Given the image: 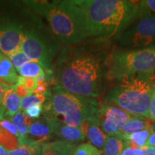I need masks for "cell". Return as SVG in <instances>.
Instances as JSON below:
<instances>
[{
  "instance_id": "6",
  "label": "cell",
  "mask_w": 155,
  "mask_h": 155,
  "mask_svg": "<svg viewBox=\"0 0 155 155\" xmlns=\"http://www.w3.org/2000/svg\"><path fill=\"white\" fill-rule=\"evenodd\" d=\"M62 44L55 38L49 26L45 25L40 17L35 18L27 30L20 48L32 61L44 69L50 84H55V65Z\"/></svg>"
},
{
  "instance_id": "10",
  "label": "cell",
  "mask_w": 155,
  "mask_h": 155,
  "mask_svg": "<svg viewBox=\"0 0 155 155\" xmlns=\"http://www.w3.org/2000/svg\"><path fill=\"white\" fill-rule=\"evenodd\" d=\"M133 116L119 106L105 103L101 104L97 114L100 127L106 135L121 133L124 126Z\"/></svg>"
},
{
  "instance_id": "19",
  "label": "cell",
  "mask_w": 155,
  "mask_h": 155,
  "mask_svg": "<svg viewBox=\"0 0 155 155\" xmlns=\"http://www.w3.org/2000/svg\"><path fill=\"white\" fill-rule=\"evenodd\" d=\"M41 143L30 139L19 138V146L13 150L8 151L9 155H40Z\"/></svg>"
},
{
  "instance_id": "15",
  "label": "cell",
  "mask_w": 155,
  "mask_h": 155,
  "mask_svg": "<svg viewBox=\"0 0 155 155\" xmlns=\"http://www.w3.org/2000/svg\"><path fill=\"white\" fill-rule=\"evenodd\" d=\"M19 75L7 56L0 52V83L4 87L16 86Z\"/></svg>"
},
{
  "instance_id": "3",
  "label": "cell",
  "mask_w": 155,
  "mask_h": 155,
  "mask_svg": "<svg viewBox=\"0 0 155 155\" xmlns=\"http://www.w3.org/2000/svg\"><path fill=\"white\" fill-rule=\"evenodd\" d=\"M86 15L92 38L116 42L141 13L140 1L75 0Z\"/></svg>"
},
{
  "instance_id": "25",
  "label": "cell",
  "mask_w": 155,
  "mask_h": 155,
  "mask_svg": "<svg viewBox=\"0 0 155 155\" xmlns=\"http://www.w3.org/2000/svg\"><path fill=\"white\" fill-rule=\"evenodd\" d=\"M7 57L16 71L22 68L26 63L32 61L20 48L7 55Z\"/></svg>"
},
{
  "instance_id": "24",
  "label": "cell",
  "mask_w": 155,
  "mask_h": 155,
  "mask_svg": "<svg viewBox=\"0 0 155 155\" xmlns=\"http://www.w3.org/2000/svg\"><path fill=\"white\" fill-rule=\"evenodd\" d=\"M0 144L7 151L13 150L19 146V139L0 127Z\"/></svg>"
},
{
  "instance_id": "4",
  "label": "cell",
  "mask_w": 155,
  "mask_h": 155,
  "mask_svg": "<svg viewBox=\"0 0 155 155\" xmlns=\"http://www.w3.org/2000/svg\"><path fill=\"white\" fill-rule=\"evenodd\" d=\"M155 75H137L114 81L102 103L112 104L128 113L148 119Z\"/></svg>"
},
{
  "instance_id": "16",
  "label": "cell",
  "mask_w": 155,
  "mask_h": 155,
  "mask_svg": "<svg viewBox=\"0 0 155 155\" xmlns=\"http://www.w3.org/2000/svg\"><path fill=\"white\" fill-rule=\"evenodd\" d=\"M4 88L5 91L3 94V106L5 109V117L6 116L12 118L22 109V98L17 94L15 86Z\"/></svg>"
},
{
  "instance_id": "36",
  "label": "cell",
  "mask_w": 155,
  "mask_h": 155,
  "mask_svg": "<svg viewBox=\"0 0 155 155\" xmlns=\"http://www.w3.org/2000/svg\"><path fill=\"white\" fill-rule=\"evenodd\" d=\"M146 147L155 149V131L153 130L151 132L150 137H149L148 139H147Z\"/></svg>"
},
{
  "instance_id": "34",
  "label": "cell",
  "mask_w": 155,
  "mask_h": 155,
  "mask_svg": "<svg viewBox=\"0 0 155 155\" xmlns=\"http://www.w3.org/2000/svg\"><path fill=\"white\" fill-rule=\"evenodd\" d=\"M5 88L0 83V120L5 118V109L3 106V94Z\"/></svg>"
},
{
  "instance_id": "38",
  "label": "cell",
  "mask_w": 155,
  "mask_h": 155,
  "mask_svg": "<svg viewBox=\"0 0 155 155\" xmlns=\"http://www.w3.org/2000/svg\"><path fill=\"white\" fill-rule=\"evenodd\" d=\"M153 129H154V131H155V122L153 123Z\"/></svg>"
},
{
  "instance_id": "13",
  "label": "cell",
  "mask_w": 155,
  "mask_h": 155,
  "mask_svg": "<svg viewBox=\"0 0 155 155\" xmlns=\"http://www.w3.org/2000/svg\"><path fill=\"white\" fill-rule=\"evenodd\" d=\"M53 134L50 119L47 116L42 115L40 118L31 124L29 127L28 139L38 143L49 141Z\"/></svg>"
},
{
  "instance_id": "12",
  "label": "cell",
  "mask_w": 155,
  "mask_h": 155,
  "mask_svg": "<svg viewBox=\"0 0 155 155\" xmlns=\"http://www.w3.org/2000/svg\"><path fill=\"white\" fill-rule=\"evenodd\" d=\"M83 132L91 144L94 145L98 150H103L105 144L106 137L100 127L97 115L87 119L81 126Z\"/></svg>"
},
{
  "instance_id": "17",
  "label": "cell",
  "mask_w": 155,
  "mask_h": 155,
  "mask_svg": "<svg viewBox=\"0 0 155 155\" xmlns=\"http://www.w3.org/2000/svg\"><path fill=\"white\" fill-rule=\"evenodd\" d=\"M127 147V140L119 134L107 135L102 155H121Z\"/></svg>"
},
{
  "instance_id": "11",
  "label": "cell",
  "mask_w": 155,
  "mask_h": 155,
  "mask_svg": "<svg viewBox=\"0 0 155 155\" xmlns=\"http://www.w3.org/2000/svg\"><path fill=\"white\" fill-rule=\"evenodd\" d=\"M44 116V115H43ZM50 119L53 134L60 139L78 144L86 139V136L81 127H73L65 124L55 117L47 116Z\"/></svg>"
},
{
  "instance_id": "5",
  "label": "cell",
  "mask_w": 155,
  "mask_h": 155,
  "mask_svg": "<svg viewBox=\"0 0 155 155\" xmlns=\"http://www.w3.org/2000/svg\"><path fill=\"white\" fill-rule=\"evenodd\" d=\"M101 104L98 99L73 94L55 84L42 106V115L57 118L65 124L81 127L87 119L97 115Z\"/></svg>"
},
{
  "instance_id": "32",
  "label": "cell",
  "mask_w": 155,
  "mask_h": 155,
  "mask_svg": "<svg viewBox=\"0 0 155 155\" xmlns=\"http://www.w3.org/2000/svg\"><path fill=\"white\" fill-rule=\"evenodd\" d=\"M19 83H22L25 86H27L32 91L34 90L37 86V82L35 78H23L21 76H19L18 82Z\"/></svg>"
},
{
  "instance_id": "29",
  "label": "cell",
  "mask_w": 155,
  "mask_h": 155,
  "mask_svg": "<svg viewBox=\"0 0 155 155\" xmlns=\"http://www.w3.org/2000/svg\"><path fill=\"white\" fill-rule=\"evenodd\" d=\"M50 83L48 81H43L37 83L36 88L32 91V94H43L50 90Z\"/></svg>"
},
{
  "instance_id": "31",
  "label": "cell",
  "mask_w": 155,
  "mask_h": 155,
  "mask_svg": "<svg viewBox=\"0 0 155 155\" xmlns=\"http://www.w3.org/2000/svg\"><path fill=\"white\" fill-rule=\"evenodd\" d=\"M148 119L154 123L155 122V86L153 88L152 98L150 104V108H149V117Z\"/></svg>"
},
{
  "instance_id": "22",
  "label": "cell",
  "mask_w": 155,
  "mask_h": 155,
  "mask_svg": "<svg viewBox=\"0 0 155 155\" xmlns=\"http://www.w3.org/2000/svg\"><path fill=\"white\" fill-rule=\"evenodd\" d=\"M17 73L19 76L35 79L40 75H45L44 69L41 65L34 61H30L26 63L22 68L17 70Z\"/></svg>"
},
{
  "instance_id": "33",
  "label": "cell",
  "mask_w": 155,
  "mask_h": 155,
  "mask_svg": "<svg viewBox=\"0 0 155 155\" xmlns=\"http://www.w3.org/2000/svg\"><path fill=\"white\" fill-rule=\"evenodd\" d=\"M121 155H144V151L143 149L133 148L128 146L123 150Z\"/></svg>"
},
{
  "instance_id": "14",
  "label": "cell",
  "mask_w": 155,
  "mask_h": 155,
  "mask_svg": "<svg viewBox=\"0 0 155 155\" xmlns=\"http://www.w3.org/2000/svg\"><path fill=\"white\" fill-rule=\"evenodd\" d=\"M77 145L61 139L46 141L41 145L40 155H72Z\"/></svg>"
},
{
  "instance_id": "27",
  "label": "cell",
  "mask_w": 155,
  "mask_h": 155,
  "mask_svg": "<svg viewBox=\"0 0 155 155\" xmlns=\"http://www.w3.org/2000/svg\"><path fill=\"white\" fill-rule=\"evenodd\" d=\"M42 111H43L42 106L37 104V105L32 106L30 108H28L26 111H25V113L28 117L33 120H36L40 118L42 114Z\"/></svg>"
},
{
  "instance_id": "18",
  "label": "cell",
  "mask_w": 155,
  "mask_h": 155,
  "mask_svg": "<svg viewBox=\"0 0 155 155\" xmlns=\"http://www.w3.org/2000/svg\"><path fill=\"white\" fill-rule=\"evenodd\" d=\"M153 129V123L148 119L139 116H133L124 126L119 134L123 137L146 129Z\"/></svg>"
},
{
  "instance_id": "21",
  "label": "cell",
  "mask_w": 155,
  "mask_h": 155,
  "mask_svg": "<svg viewBox=\"0 0 155 155\" xmlns=\"http://www.w3.org/2000/svg\"><path fill=\"white\" fill-rule=\"evenodd\" d=\"M153 130H154L153 129H146V130L131 134L125 137H123V136L122 137L127 140L129 147L137 149H143L146 147L147 139Z\"/></svg>"
},
{
  "instance_id": "2",
  "label": "cell",
  "mask_w": 155,
  "mask_h": 155,
  "mask_svg": "<svg viewBox=\"0 0 155 155\" xmlns=\"http://www.w3.org/2000/svg\"><path fill=\"white\" fill-rule=\"evenodd\" d=\"M22 2L47 21L61 44L77 45L92 38L86 15L75 0H24Z\"/></svg>"
},
{
  "instance_id": "7",
  "label": "cell",
  "mask_w": 155,
  "mask_h": 155,
  "mask_svg": "<svg viewBox=\"0 0 155 155\" xmlns=\"http://www.w3.org/2000/svg\"><path fill=\"white\" fill-rule=\"evenodd\" d=\"M35 17L22 1L0 0V52L7 56L19 49Z\"/></svg>"
},
{
  "instance_id": "9",
  "label": "cell",
  "mask_w": 155,
  "mask_h": 155,
  "mask_svg": "<svg viewBox=\"0 0 155 155\" xmlns=\"http://www.w3.org/2000/svg\"><path fill=\"white\" fill-rule=\"evenodd\" d=\"M140 3V15L117 39V48L134 50L155 46V15Z\"/></svg>"
},
{
  "instance_id": "26",
  "label": "cell",
  "mask_w": 155,
  "mask_h": 155,
  "mask_svg": "<svg viewBox=\"0 0 155 155\" xmlns=\"http://www.w3.org/2000/svg\"><path fill=\"white\" fill-rule=\"evenodd\" d=\"M102 150H98L90 143H83L75 147L72 155H102Z\"/></svg>"
},
{
  "instance_id": "37",
  "label": "cell",
  "mask_w": 155,
  "mask_h": 155,
  "mask_svg": "<svg viewBox=\"0 0 155 155\" xmlns=\"http://www.w3.org/2000/svg\"><path fill=\"white\" fill-rule=\"evenodd\" d=\"M0 155H9L8 151L0 144Z\"/></svg>"
},
{
  "instance_id": "35",
  "label": "cell",
  "mask_w": 155,
  "mask_h": 155,
  "mask_svg": "<svg viewBox=\"0 0 155 155\" xmlns=\"http://www.w3.org/2000/svg\"><path fill=\"white\" fill-rule=\"evenodd\" d=\"M144 5L150 10L153 15H155V0H144L141 1Z\"/></svg>"
},
{
  "instance_id": "23",
  "label": "cell",
  "mask_w": 155,
  "mask_h": 155,
  "mask_svg": "<svg viewBox=\"0 0 155 155\" xmlns=\"http://www.w3.org/2000/svg\"><path fill=\"white\" fill-rule=\"evenodd\" d=\"M50 95H51V88L43 94H31L28 95V96L25 97V98H22V101H21L22 109L23 111H26L30 106L37 105V104L43 106L47 102Z\"/></svg>"
},
{
  "instance_id": "1",
  "label": "cell",
  "mask_w": 155,
  "mask_h": 155,
  "mask_svg": "<svg viewBox=\"0 0 155 155\" xmlns=\"http://www.w3.org/2000/svg\"><path fill=\"white\" fill-rule=\"evenodd\" d=\"M115 47V42L99 38L63 45L55 61L56 84L73 94L102 98L109 87L111 56Z\"/></svg>"
},
{
  "instance_id": "28",
  "label": "cell",
  "mask_w": 155,
  "mask_h": 155,
  "mask_svg": "<svg viewBox=\"0 0 155 155\" xmlns=\"http://www.w3.org/2000/svg\"><path fill=\"white\" fill-rule=\"evenodd\" d=\"M0 127L5 129L12 134H13L17 138H19V134L18 131H17L16 127H15L13 122L10 119H7L4 118L3 119L0 120Z\"/></svg>"
},
{
  "instance_id": "20",
  "label": "cell",
  "mask_w": 155,
  "mask_h": 155,
  "mask_svg": "<svg viewBox=\"0 0 155 155\" xmlns=\"http://www.w3.org/2000/svg\"><path fill=\"white\" fill-rule=\"evenodd\" d=\"M13 122L19 134V138L26 137L28 138L29 127L35 120L28 117L25 113V111L21 109L20 111L10 118Z\"/></svg>"
},
{
  "instance_id": "8",
  "label": "cell",
  "mask_w": 155,
  "mask_h": 155,
  "mask_svg": "<svg viewBox=\"0 0 155 155\" xmlns=\"http://www.w3.org/2000/svg\"><path fill=\"white\" fill-rule=\"evenodd\" d=\"M137 75H155V46L134 50L116 46L111 56L110 82Z\"/></svg>"
},
{
  "instance_id": "30",
  "label": "cell",
  "mask_w": 155,
  "mask_h": 155,
  "mask_svg": "<svg viewBox=\"0 0 155 155\" xmlns=\"http://www.w3.org/2000/svg\"><path fill=\"white\" fill-rule=\"evenodd\" d=\"M15 89L17 94L22 98L32 94V91H31L30 89L27 88V86H25L22 83H17L16 86H15Z\"/></svg>"
}]
</instances>
